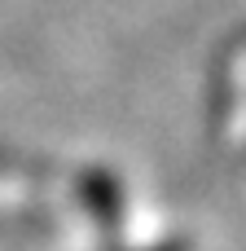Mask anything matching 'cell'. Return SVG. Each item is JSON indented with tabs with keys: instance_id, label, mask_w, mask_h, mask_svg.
<instances>
[{
	"instance_id": "1",
	"label": "cell",
	"mask_w": 246,
	"mask_h": 251,
	"mask_svg": "<svg viewBox=\"0 0 246 251\" xmlns=\"http://www.w3.org/2000/svg\"><path fill=\"white\" fill-rule=\"evenodd\" d=\"M145 251H185L180 243H158V247H145Z\"/></svg>"
}]
</instances>
